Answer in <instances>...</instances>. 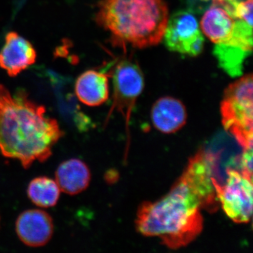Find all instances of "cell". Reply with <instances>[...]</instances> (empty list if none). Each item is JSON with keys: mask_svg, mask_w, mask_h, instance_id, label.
Here are the masks:
<instances>
[{"mask_svg": "<svg viewBox=\"0 0 253 253\" xmlns=\"http://www.w3.org/2000/svg\"><path fill=\"white\" fill-rule=\"evenodd\" d=\"M211 1L200 27L214 44L219 68L231 77H240L253 51V0Z\"/></svg>", "mask_w": 253, "mask_h": 253, "instance_id": "3957f363", "label": "cell"}, {"mask_svg": "<svg viewBox=\"0 0 253 253\" xmlns=\"http://www.w3.org/2000/svg\"><path fill=\"white\" fill-rule=\"evenodd\" d=\"M96 22L114 45L144 49L163 40L169 11L164 0H101Z\"/></svg>", "mask_w": 253, "mask_h": 253, "instance_id": "277c9868", "label": "cell"}, {"mask_svg": "<svg viewBox=\"0 0 253 253\" xmlns=\"http://www.w3.org/2000/svg\"><path fill=\"white\" fill-rule=\"evenodd\" d=\"M151 115L155 128L164 134H172L179 131L185 126L187 120L184 105L171 96L157 100L153 106Z\"/></svg>", "mask_w": 253, "mask_h": 253, "instance_id": "8fae6325", "label": "cell"}, {"mask_svg": "<svg viewBox=\"0 0 253 253\" xmlns=\"http://www.w3.org/2000/svg\"><path fill=\"white\" fill-rule=\"evenodd\" d=\"M60 190L56 181L40 176L33 179L28 187V196L32 202L38 207H54L60 197Z\"/></svg>", "mask_w": 253, "mask_h": 253, "instance_id": "5bb4252c", "label": "cell"}, {"mask_svg": "<svg viewBox=\"0 0 253 253\" xmlns=\"http://www.w3.org/2000/svg\"><path fill=\"white\" fill-rule=\"evenodd\" d=\"M213 159L206 151H199L166 196L141 204L136 214V231L146 237L159 238L169 249H181L193 242L204 229L201 210L214 212L219 204Z\"/></svg>", "mask_w": 253, "mask_h": 253, "instance_id": "6da1fadb", "label": "cell"}, {"mask_svg": "<svg viewBox=\"0 0 253 253\" xmlns=\"http://www.w3.org/2000/svg\"><path fill=\"white\" fill-rule=\"evenodd\" d=\"M109 73L89 70L82 73L75 84L78 100L87 106H101L109 96Z\"/></svg>", "mask_w": 253, "mask_h": 253, "instance_id": "7c38bea8", "label": "cell"}, {"mask_svg": "<svg viewBox=\"0 0 253 253\" xmlns=\"http://www.w3.org/2000/svg\"><path fill=\"white\" fill-rule=\"evenodd\" d=\"M253 79L252 73L231 83L220 104L221 122L244 149L253 148Z\"/></svg>", "mask_w": 253, "mask_h": 253, "instance_id": "5b68a950", "label": "cell"}, {"mask_svg": "<svg viewBox=\"0 0 253 253\" xmlns=\"http://www.w3.org/2000/svg\"><path fill=\"white\" fill-rule=\"evenodd\" d=\"M60 190L69 195H76L89 185L91 173L85 163L73 158L61 163L55 173Z\"/></svg>", "mask_w": 253, "mask_h": 253, "instance_id": "4fadbf2b", "label": "cell"}, {"mask_svg": "<svg viewBox=\"0 0 253 253\" xmlns=\"http://www.w3.org/2000/svg\"><path fill=\"white\" fill-rule=\"evenodd\" d=\"M63 136L57 121L46 116L44 106L24 90L11 94L0 84V152L18 160L25 169L47 161Z\"/></svg>", "mask_w": 253, "mask_h": 253, "instance_id": "7a4b0ae2", "label": "cell"}, {"mask_svg": "<svg viewBox=\"0 0 253 253\" xmlns=\"http://www.w3.org/2000/svg\"><path fill=\"white\" fill-rule=\"evenodd\" d=\"M113 78V102L110 113L117 110L122 113L128 126L136 100L144 87V77L138 63L123 59L109 73Z\"/></svg>", "mask_w": 253, "mask_h": 253, "instance_id": "52a82bcc", "label": "cell"}, {"mask_svg": "<svg viewBox=\"0 0 253 253\" xmlns=\"http://www.w3.org/2000/svg\"><path fill=\"white\" fill-rule=\"evenodd\" d=\"M37 52L33 44L16 32L8 33L0 50V68L10 77H16L34 64Z\"/></svg>", "mask_w": 253, "mask_h": 253, "instance_id": "9c48e42d", "label": "cell"}, {"mask_svg": "<svg viewBox=\"0 0 253 253\" xmlns=\"http://www.w3.org/2000/svg\"><path fill=\"white\" fill-rule=\"evenodd\" d=\"M16 231L26 246L41 247L48 244L52 237L54 222L47 212L41 210H28L18 216Z\"/></svg>", "mask_w": 253, "mask_h": 253, "instance_id": "30bf717a", "label": "cell"}, {"mask_svg": "<svg viewBox=\"0 0 253 253\" xmlns=\"http://www.w3.org/2000/svg\"><path fill=\"white\" fill-rule=\"evenodd\" d=\"M241 172L253 179V148L244 149L241 158Z\"/></svg>", "mask_w": 253, "mask_h": 253, "instance_id": "9a60e30c", "label": "cell"}, {"mask_svg": "<svg viewBox=\"0 0 253 253\" xmlns=\"http://www.w3.org/2000/svg\"><path fill=\"white\" fill-rule=\"evenodd\" d=\"M204 1H209V0H204Z\"/></svg>", "mask_w": 253, "mask_h": 253, "instance_id": "2e32d148", "label": "cell"}, {"mask_svg": "<svg viewBox=\"0 0 253 253\" xmlns=\"http://www.w3.org/2000/svg\"><path fill=\"white\" fill-rule=\"evenodd\" d=\"M226 174L224 185L214 180L218 201L231 220L249 223L253 214V179L234 169H227Z\"/></svg>", "mask_w": 253, "mask_h": 253, "instance_id": "8992f818", "label": "cell"}, {"mask_svg": "<svg viewBox=\"0 0 253 253\" xmlns=\"http://www.w3.org/2000/svg\"><path fill=\"white\" fill-rule=\"evenodd\" d=\"M162 41L169 51L189 56H199L205 44L199 21L186 11H177L169 17Z\"/></svg>", "mask_w": 253, "mask_h": 253, "instance_id": "ba28073f", "label": "cell"}]
</instances>
